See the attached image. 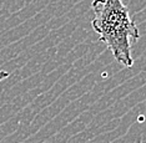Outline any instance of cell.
Returning a JSON list of instances; mask_svg holds the SVG:
<instances>
[{
    "instance_id": "obj_1",
    "label": "cell",
    "mask_w": 146,
    "mask_h": 143,
    "mask_svg": "<svg viewBox=\"0 0 146 143\" xmlns=\"http://www.w3.org/2000/svg\"><path fill=\"white\" fill-rule=\"evenodd\" d=\"M94 19L91 26L99 40L111 51L117 62L126 67L134 65L132 44L140 38L135 21L122 0H92Z\"/></svg>"
},
{
    "instance_id": "obj_2",
    "label": "cell",
    "mask_w": 146,
    "mask_h": 143,
    "mask_svg": "<svg viewBox=\"0 0 146 143\" xmlns=\"http://www.w3.org/2000/svg\"><path fill=\"white\" fill-rule=\"evenodd\" d=\"M9 77V72L8 71H4V70H0V82L3 81V80L8 78Z\"/></svg>"
}]
</instances>
